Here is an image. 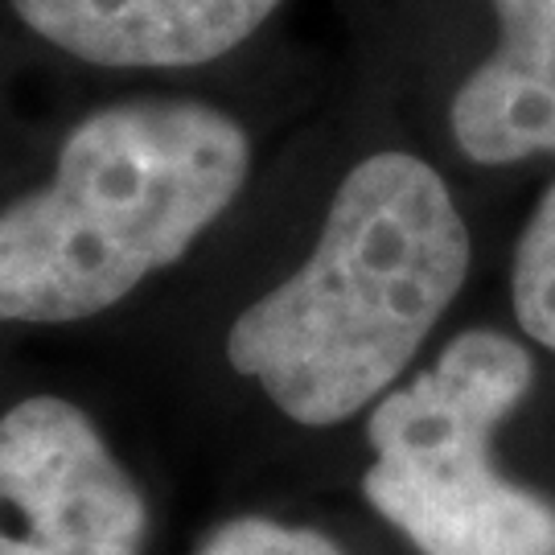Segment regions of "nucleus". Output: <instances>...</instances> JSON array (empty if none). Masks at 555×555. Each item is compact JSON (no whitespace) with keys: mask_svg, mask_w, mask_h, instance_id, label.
Here are the masks:
<instances>
[{"mask_svg":"<svg viewBox=\"0 0 555 555\" xmlns=\"http://www.w3.org/2000/svg\"><path fill=\"white\" fill-rule=\"evenodd\" d=\"M469 272L449 185L412 153H375L337 185L313 256L227 334V362L280 412L330 428L375 408Z\"/></svg>","mask_w":555,"mask_h":555,"instance_id":"obj_1","label":"nucleus"},{"mask_svg":"<svg viewBox=\"0 0 555 555\" xmlns=\"http://www.w3.org/2000/svg\"><path fill=\"white\" fill-rule=\"evenodd\" d=\"M251 169L235 119L194 100L100 107L62 140L54 178L0 210V321L66 325L178 263Z\"/></svg>","mask_w":555,"mask_h":555,"instance_id":"obj_2","label":"nucleus"},{"mask_svg":"<svg viewBox=\"0 0 555 555\" xmlns=\"http://www.w3.org/2000/svg\"><path fill=\"white\" fill-rule=\"evenodd\" d=\"M531 383L515 337L469 330L371 408L362 494L420 555H555V506L490 465L498 424Z\"/></svg>","mask_w":555,"mask_h":555,"instance_id":"obj_3","label":"nucleus"},{"mask_svg":"<svg viewBox=\"0 0 555 555\" xmlns=\"http://www.w3.org/2000/svg\"><path fill=\"white\" fill-rule=\"evenodd\" d=\"M149 506L82 408L34 396L0 416V555H140Z\"/></svg>","mask_w":555,"mask_h":555,"instance_id":"obj_4","label":"nucleus"},{"mask_svg":"<svg viewBox=\"0 0 555 555\" xmlns=\"http://www.w3.org/2000/svg\"><path fill=\"white\" fill-rule=\"evenodd\" d=\"M280 0H13L17 17L95 66H198L247 41Z\"/></svg>","mask_w":555,"mask_h":555,"instance_id":"obj_5","label":"nucleus"},{"mask_svg":"<svg viewBox=\"0 0 555 555\" xmlns=\"http://www.w3.org/2000/svg\"><path fill=\"white\" fill-rule=\"evenodd\" d=\"M502 41L453 95V140L477 165L555 153V0H494Z\"/></svg>","mask_w":555,"mask_h":555,"instance_id":"obj_6","label":"nucleus"},{"mask_svg":"<svg viewBox=\"0 0 555 555\" xmlns=\"http://www.w3.org/2000/svg\"><path fill=\"white\" fill-rule=\"evenodd\" d=\"M511 297L518 325L555 354V185L539 198L518 238Z\"/></svg>","mask_w":555,"mask_h":555,"instance_id":"obj_7","label":"nucleus"},{"mask_svg":"<svg viewBox=\"0 0 555 555\" xmlns=\"http://www.w3.org/2000/svg\"><path fill=\"white\" fill-rule=\"evenodd\" d=\"M198 555H346L313 527H288L276 518L238 515L202 539Z\"/></svg>","mask_w":555,"mask_h":555,"instance_id":"obj_8","label":"nucleus"}]
</instances>
